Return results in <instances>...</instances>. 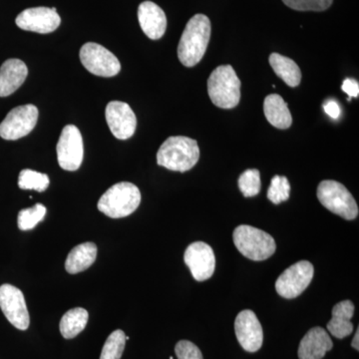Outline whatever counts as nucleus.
Instances as JSON below:
<instances>
[{
    "instance_id": "1",
    "label": "nucleus",
    "mask_w": 359,
    "mask_h": 359,
    "mask_svg": "<svg viewBox=\"0 0 359 359\" xmlns=\"http://www.w3.org/2000/svg\"><path fill=\"white\" fill-rule=\"evenodd\" d=\"M211 32V21L204 14H196L188 21L178 45V57L182 65L193 67L202 60Z\"/></svg>"
},
{
    "instance_id": "2",
    "label": "nucleus",
    "mask_w": 359,
    "mask_h": 359,
    "mask_svg": "<svg viewBox=\"0 0 359 359\" xmlns=\"http://www.w3.org/2000/svg\"><path fill=\"white\" fill-rule=\"evenodd\" d=\"M200 159L197 141L185 136L169 137L157 153V163L171 171H189Z\"/></svg>"
},
{
    "instance_id": "3",
    "label": "nucleus",
    "mask_w": 359,
    "mask_h": 359,
    "mask_svg": "<svg viewBox=\"0 0 359 359\" xmlns=\"http://www.w3.org/2000/svg\"><path fill=\"white\" fill-rule=\"evenodd\" d=\"M140 203L141 193L138 187L129 182H121L103 194L97 207L109 218L120 219L133 214Z\"/></svg>"
},
{
    "instance_id": "4",
    "label": "nucleus",
    "mask_w": 359,
    "mask_h": 359,
    "mask_svg": "<svg viewBox=\"0 0 359 359\" xmlns=\"http://www.w3.org/2000/svg\"><path fill=\"white\" fill-rule=\"evenodd\" d=\"M208 93L217 107L233 109L241 100V81L231 65H221L208 80Z\"/></svg>"
},
{
    "instance_id": "5",
    "label": "nucleus",
    "mask_w": 359,
    "mask_h": 359,
    "mask_svg": "<svg viewBox=\"0 0 359 359\" xmlns=\"http://www.w3.org/2000/svg\"><path fill=\"white\" fill-rule=\"evenodd\" d=\"M233 244L243 256L252 261L268 259L276 252L275 240L266 231L242 224L233 231Z\"/></svg>"
},
{
    "instance_id": "6",
    "label": "nucleus",
    "mask_w": 359,
    "mask_h": 359,
    "mask_svg": "<svg viewBox=\"0 0 359 359\" xmlns=\"http://www.w3.org/2000/svg\"><path fill=\"white\" fill-rule=\"evenodd\" d=\"M318 198L328 211L341 218L354 219L358 216V207L351 192L337 181L325 180L318 187Z\"/></svg>"
},
{
    "instance_id": "7",
    "label": "nucleus",
    "mask_w": 359,
    "mask_h": 359,
    "mask_svg": "<svg viewBox=\"0 0 359 359\" xmlns=\"http://www.w3.org/2000/svg\"><path fill=\"white\" fill-rule=\"evenodd\" d=\"M80 60L92 74L113 77L121 70V65L112 52L102 45L88 42L80 49Z\"/></svg>"
},
{
    "instance_id": "8",
    "label": "nucleus",
    "mask_w": 359,
    "mask_h": 359,
    "mask_svg": "<svg viewBox=\"0 0 359 359\" xmlns=\"http://www.w3.org/2000/svg\"><path fill=\"white\" fill-rule=\"evenodd\" d=\"M59 166L65 171H77L83 162L84 147L81 132L74 125H66L61 132L57 147Z\"/></svg>"
},
{
    "instance_id": "9",
    "label": "nucleus",
    "mask_w": 359,
    "mask_h": 359,
    "mask_svg": "<svg viewBox=\"0 0 359 359\" xmlns=\"http://www.w3.org/2000/svg\"><path fill=\"white\" fill-rule=\"evenodd\" d=\"M39 115V109L32 104L13 108L0 124V137L9 141L25 137L36 126Z\"/></svg>"
},
{
    "instance_id": "10",
    "label": "nucleus",
    "mask_w": 359,
    "mask_h": 359,
    "mask_svg": "<svg viewBox=\"0 0 359 359\" xmlns=\"http://www.w3.org/2000/svg\"><path fill=\"white\" fill-rule=\"evenodd\" d=\"M314 269L308 261L297 262L280 276L276 290L280 297L292 299L301 295L313 280Z\"/></svg>"
},
{
    "instance_id": "11",
    "label": "nucleus",
    "mask_w": 359,
    "mask_h": 359,
    "mask_svg": "<svg viewBox=\"0 0 359 359\" xmlns=\"http://www.w3.org/2000/svg\"><path fill=\"white\" fill-rule=\"evenodd\" d=\"M0 309L14 327L20 330L29 327V313L26 306L25 295L18 287L8 283L0 287Z\"/></svg>"
},
{
    "instance_id": "12",
    "label": "nucleus",
    "mask_w": 359,
    "mask_h": 359,
    "mask_svg": "<svg viewBox=\"0 0 359 359\" xmlns=\"http://www.w3.org/2000/svg\"><path fill=\"white\" fill-rule=\"evenodd\" d=\"M16 25L20 29L47 34L55 32L61 23V18L55 7H32L18 14Z\"/></svg>"
},
{
    "instance_id": "13",
    "label": "nucleus",
    "mask_w": 359,
    "mask_h": 359,
    "mask_svg": "<svg viewBox=\"0 0 359 359\" xmlns=\"http://www.w3.org/2000/svg\"><path fill=\"white\" fill-rule=\"evenodd\" d=\"M235 332L238 344L248 353H257L262 348L263 327L254 311L245 309L238 314L235 320Z\"/></svg>"
},
{
    "instance_id": "14",
    "label": "nucleus",
    "mask_w": 359,
    "mask_h": 359,
    "mask_svg": "<svg viewBox=\"0 0 359 359\" xmlns=\"http://www.w3.org/2000/svg\"><path fill=\"white\" fill-rule=\"evenodd\" d=\"M184 259L193 278L198 282H205L214 275L216 257L214 250L205 243L195 242L189 245Z\"/></svg>"
},
{
    "instance_id": "15",
    "label": "nucleus",
    "mask_w": 359,
    "mask_h": 359,
    "mask_svg": "<svg viewBox=\"0 0 359 359\" xmlns=\"http://www.w3.org/2000/svg\"><path fill=\"white\" fill-rule=\"evenodd\" d=\"M106 121L111 133L119 140H127L133 136L137 127L136 115L128 104L111 101L105 110Z\"/></svg>"
},
{
    "instance_id": "16",
    "label": "nucleus",
    "mask_w": 359,
    "mask_h": 359,
    "mask_svg": "<svg viewBox=\"0 0 359 359\" xmlns=\"http://www.w3.org/2000/svg\"><path fill=\"white\" fill-rule=\"evenodd\" d=\"M138 20L149 39L158 40L164 36L167 28L166 14L154 2H142L138 8Z\"/></svg>"
},
{
    "instance_id": "17",
    "label": "nucleus",
    "mask_w": 359,
    "mask_h": 359,
    "mask_svg": "<svg viewBox=\"0 0 359 359\" xmlns=\"http://www.w3.org/2000/svg\"><path fill=\"white\" fill-rule=\"evenodd\" d=\"M332 347L334 342L327 330L316 327L309 330L302 339L297 355L299 359H323Z\"/></svg>"
},
{
    "instance_id": "18",
    "label": "nucleus",
    "mask_w": 359,
    "mask_h": 359,
    "mask_svg": "<svg viewBox=\"0 0 359 359\" xmlns=\"http://www.w3.org/2000/svg\"><path fill=\"white\" fill-rule=\"evenodd\" d=\"M28 68L20 59H8L0 67V97L13 94L25 83Z\"/></svg>"
},
{
    "instance_id": "19",
    "label": "nucleus",
    "mask_w": 359,
    "mask_h": 359,
    "mask_svg": "<svg viewBox=\"0 0 359 359\" xmlns=\"http://www.w3.org/2000/svg\"><path fill=\"white\" fill-rule=\"evenodd\" d=\"M354 314V304L351 301L340 302L332 309V318L327 323L328 332L337 339L349 337L353 332L351 323Z\"/></svg>"
},
{
    "instance_id": "20",
    "label": "nucleus",
    "mask_w": 359,
    "mask_h": 359,
    "mask_svg": "<svg viewBox=\"0 0 359 359\" xmlns=\"http://www.w3.org/2000/svg\"><path fill=\"white\" fill-rule=\"evenodd\" d=\"M264 112L266 120L276 128L289 129L292 126V114L287 103H285L282 96L278 94L266 96L264 99Z\"/></svg>"
},
{
    "instance_id": "21",
    "label": "nucleus",
    "mask_w": 359,
    "mask_h": 359,
    "mask_svg": "<svg viewBox=\"0 0 359 359\" xmlns=\"http://www.w3.org/2000/svg\"><path fill=\"white\" fill-rule=\"evenodd\" d=\"M97 257V245L88 242L73 248L65 262L66 271L76 275L89 269Z\"/></svg>"
},
{
    "instance_id": "22",
    "label": "nucleus",
    "mask_w": 359,
    "mask_h": 359,
    "mask_svg": "<svg viewBox=\"0 0 359 359\" xmlns=\"http://www.w3.org/2000/svg\"><path fill=\"white\" fill-rule=\"evenodd\" d=\"M269 65L273 72L290 87H297L301 83V69L292 59L278 53H271L269 56Z\"/></svg>"
},
{
    "instance_id": "23",
    "label": "nucleus",
    "mask_w": 359,
    "mask_h": 359,
    "mask_svg": "<svg viewBox=\"0 0 359 359\" xmlns=\"http://www.w3.org/2000/svg\"><path fill=\"white\" fill-rule=\"evenodd\" d=\"M89 314L86 309H70L62 316L60 321V332L65 339H72L83 332L88 323Z\"/></svg>"
},
{
    "instance_id": "24",
    "label": "nucleus",
    "mask_w": 359,
    "mask_h": 359,
    "mask_svg": "<svg viewBox=\"0 0 359 359\" xmlns=\"http://www.w3.org/2000/svg\"><path fill=\"white\" fill-rule=\"evenodd\" d=\"M50 184V180L46 174L39 173L30 169H25L18 177V187L21 190H34L44 192Z\"/></svg>"
},
{
    "instance_id": "25",
    "label": "nucleus",
    "mask_w": 359,
    "mask_h": 359,
    "mask_svg": "<svg viewBox=\"0 0 359 359\" xmlns=\"http://www.w3.org/2000/svg\"><path fill=\"white\" fill-rule=\"evenodd\" d=\"M45 215L46 208L42 204H35L32 208L21 210L18 217V229L21 231L32 230L43 221Z\"/></svg>"
},
{
    "instance_id": "26",
    "label": "nucleus",
    "mask_w": 359,
    "mask_h": 359,
    "mask_svg": "<svg viewBox=\"0 0 359 359\" xmlns=\"http://www.w3.org/2000/svg\"><path fill=\"white\" fill-rule=\"evenodd\" d=\"M126 344V335L121 330H115L104 344L100 359H120Z\"/></svg>"
},
{
    "instance_id": "27",
    "label": "nucleus",
    "mask_w": 359,
    "mask_h": 359,
    "mask_svg": "<svg viewBox=\"0 0 359 359\" xmlns=\"http://www.w3.org/2000/svg\"><path fill=\"white\" fill-rule=\"evenodd\" d=\"M238 188L245 198H252L261 192V174L259 170L249 169L238 178Z\"/></svg>"
},
{
    "instance_id": "28",
    "label": "nucleus",
    "mask_w": 359,
    "mask_h": 359,
    "mask_svg": "<svg viewBox=\"0 0 359 359\" xmlns=\"http://www.w3.org/2000/svg\"><path fill=\"white\" fill-rule=\"evenodd\" d=\"M290 195V185L287 177L276 175L271 179V186L268 190V199L273 204L278 205L289 200Z\"/></svg>"
},
{
    "instance_id": "29",
    "label": "nucleus",
    "mask_w": 359,
    "mask_h": 359,
    "mask_svg": "<svg viewBox=\"0 0 359 359\" xmlns=\"http://www.w3.org/2000/svg\"><path fill=\"white\" fill-rule=\"evenodd\" d=\"M334 0H283L285 6L299 11H323L330 8Z\"/></svg>"
},
{
    "instance_id": "30",
    "label": "nucleus",
    "mask_w": 359,
    "mask_h": 359,
    "mask_svg": "<svg viewBox=\"0 0 359 359\" xmlns=\"http://www.w3.org/2000/svg\"><path fill=\"white\" fill-rule=\"evenodd\" d=\"M178 359H204L199 347L189 340H181L175 347Z\"/></svg>"
},
{
    "instance_id": "31",
    "label": "nucleus",
    "mask_w": 359,
    "mask_h": 359,
    "mask_svg": "<svg viewBox=\"0 0 359 359\" xmlns=\"http://www.w3.org/2000/svg\"><path fill=\"white\" fill-rule=\"evenodd\" d=\"M342 91L346 92L348 95V100H351V97H355L358 98L359 95V84L356 80L351 79V78H347L344 80V83L341 86Z\"/></svg>"
},
{
    "instance_id": "32",
    "label": "nucleus",
    "mask_w": 359,
    "mask_h": 359,
    "mask_svg": "<svg viewBox=\"0 0 359 359\" xmlns=\"http://www.w3.org/2000/svg\"><path fill=\"white\" fill-rule=\"evenodd\" d=\"M323 109H325V112L327 113L330 118H332V119H339L340 113H341L339 104L334 100L327 101V102L323 105Z\"/></svg>"
},
{
    "instance_id": "33",
    "label": "nucleus",
    "mask_w": 359,
    "mask_h": 359,
    "mask_svg": "<svg viewBox=\"0 0 359 359\" xmlns=\"http://www.w3.org/2000/svg\"><path fill=\"white\" fill-rule=\"evenodd\" d=\"M358 339H359V330H356L355 335H354L353 342H351V346L353 347L355 351H359V344H358Z\"/></svg>"
}]
</instances>
